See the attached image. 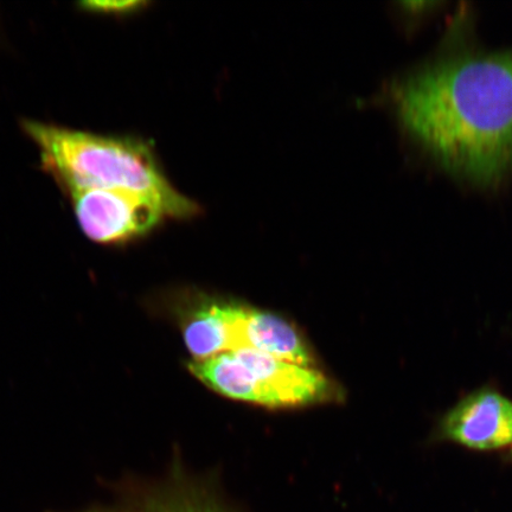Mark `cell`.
<instances>
[{"instance_id":"6da1fadb","label":"cell","mask_w":512,"mask_h":512,"mask_svg":"<svg viewBox=\"0 0 512 512\" xmlns=\"http://www.w3.org/2000/svg\"><path fill=\"white\" fill-rule=\"evenodd\" d=\"M390 101L448 174L479 188L512 177V49L447 50L396 80Z\"/></svg>"},{"instance_id":"7a4b0ae2","label":"cell","mask_w":512,"mask_h":512,"mask_svg":"<svg viewBox=\"0 0 512 512\" xmlns=\"http://www.w3.org/2000/svg\"><path fill=\"white\" fill-rule=\"evenodd\" d=\"M23 132L40 152L42 168L64 192L102 189L143 196L166 217L197 213L195 203L179 194L163 174L155 153L143 140L23 120Z\"/></svg>"},{"instance_id":"3957f363","label":"cell","mask_w":512,"mask_h":512,"mask_svg":"<svg viewBox=\"0 0 512 512\" xmlns=\"http://www.w3.org/2000/svg\"><path fill=\"white\" fill-rule=\"evenodd\" d=\"M66 195L83 234L102 246H123L143 238L166 217L157 203L128 192L75 189Z\"/></svg>"},{"instance_id":"277c9868","label":"cell","mask_w":512,"mask_h":512,"mask_svg":"<svg viewBox=\"0 0 512 512\" xmlns=\"http://www.w3.org/2000/svg\"><path fill=\"white\" fill-rule=\"evenodd\" d=\"M232 352L252 375L256 406L304 407L342 398L337 384L316 368L299 366L252 349Z\"/></svg>"},{"instance_id":"5b68a950","label":"cell","mask_w":512,"mask_h":512,"mask_svg":"<svg viewBox=\"0 0 512 512\" xmlns=\"http://www.w3.org/2000/svg\"><path fill=\"white\" fill-rule=\"evenodd\" d=\"M79 512H238L224 501L216 485L191 477L175 465L155 484L127 483L115 501Z\"/></svg>"},{"instance_id":"8992f818","label":"cell","mask_w":512,"mask_h":512,"mask_svg":"<svg viewBox=\"0 0 512 512\" xmlns=\"http://www.w3.org/2000/svg\"><path fill=\"white\" fill-rule=\"evenodd\" d=\"M437 437L473 451H497L512 445V400L494 388H480L450 409Z\"/></svg>"},{"instance_id":"52a82bcc","label":"cell","mask_w":512,"mask_h":512,"mask_svg":"<svg viewBox=\"0 0 512 512\" xmlns=\"http://www.w3.org/2000/svg\"><path fill=\"white\" fill-rule=\"evenodd\" d=\"M234 350L252 349L296 363L315 366V357L298 330L275 313L238 303L221 302Z\"/></svg>"},{"instance_id":"ba28073f","label":"cell","mask_w":512,"mask_h":512,"mask_svg":"<svg viewBox=\"0 0 512 512\" xmlns=\"http://www.w3.org/2000/svg\"><path fill=\"white\" fill-rule=\"evenodd\" d=\"M183 337L194 361L208 360L234 350L219 300L202 302L189 313L184 319Z\"/></svg>"},{"instance_id":"9c48e42d","label":"cell","mask_w":512,"mask_h":512,"mask_svg":"<svg viewBox=\"0 0 512 512\" xmlns=\"http://www.w3.org/2000/svg\"><path fill=\"white\" fill-rule=\"evenodd\" d=\"M140 2H87L79 4L80 10L96 15H126L138 11Z\"/></svg>"},{"instance_id":"30bf717a","label":"cell","mask_w":512,"mask_h":512,"mask_svg":"<svg viewBox=\"0 0 512 512\" xmlns=\"http://www.w3.org/2000/svg\"><path fill=\"white\" fill-rule=\"evenodd\" d=\"M511 460H512V448H511V454H510Z\"/></svg>"}]
</instances>
